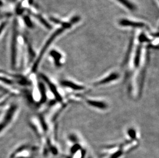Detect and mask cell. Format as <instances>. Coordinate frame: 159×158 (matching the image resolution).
<instances>
[{
    "instance_id": "6da1fadb",
    "label": "cell",
    "mask_w": 159,
    "mask_h": 158,
    "mask_svg": "<svg viewBox=\"0 0 159 158\" xmlns=\"http://www.w3.org/2000/svg\"><path fill=\"white\" fill-rule=\"evenodd\" d=\"M18 22L17 20L14 19L12 25V37L11 43V59L12 67L16 64L17 53V39H18Z\"/></svg>"
},
{
    "instance_id": "7a4b0ae2",
    "label": "cell",
    "mask_w": 159,
    "mask_h": 158,
    "mask_svg": "<svg viewBox=\"0 0 159 158\" xmlns=\"http://www.w3.org/2000/svg\"><path fill=\"white\" fill-rule=\"evenodd\" d=\"M66 30V29L63 27L60 28L58 29L57 30H56L55 32L52 34L51 36L49 37L48 40L47 41V42L45 43V44L44 45V46L42 48V49L41 50L40 53L39 54V56L38 57L37 59L36 60L35 63L34 64L33 67V71L35 72L37 69L38 66L39 65V64L41 60H42V57L44 54H45L47 49L49 47L50 45L52 43V42L54 41V40L55 39L56 37H57L59 35H60L61 33L64 32V30Z\"/></svg>"
},
{
    "instance_id": "3957f363",
    "label": "cell",
    "mask_w": 159,
    "mask_h": 158,
    "mask_svg": "<svg viewBox=\"0 0 159 158\" xmlns=\"http://www.w3.org/2000/svg\"><path fill=\"white\" fill-rule=\"evenodd\" d=\"M16 109H17V106L16 105H13L11 106V108L7 111L6 115L5 116L4 118L3 119V121L0 123V132L2 130L4 129V128L10 122Z\"/></svg>"
},
{
    "instance_id": "277c9868",
    "label": "cell",
    "mask_w": 159,
    "mask_h": 158,
    "mask_svg": "<svg viewBox=\"0 0 159 158\" xmlns=\"http://www.w3.org/2000/svg\"><path fill=\"white\" fill-rule=\"evenodd\" d=\"M119 24L120 25L126 27H132L134 28H143L146 27L145 24L143 23L134 22L127 19L120 20L119 22Z\"/></svg>"
},
{
    "instance_id": "5b68a950",
    "label": "cell",
    "mask_w": 159,
    "mask_h": 158,
    "mask_svg": "<svg viewBox=\"0 0 159 158\" xmlns=\"http://www.w3.org/2000/svg\"><path fill=\"white\" fill-rule=\"evenodd\" d=\"M42 79H43L45 81V82L48 84V86L50 87V90L52 91V93H53V94L55 95V97L56 99H57V101L60 102L62 101V99L61 95H60L58 93V91H57L56 87L55 86V85L53 83H52L51 82H50V80L47 77L44 76V75H42Z\"/></svg>"
},
{
    "instance_id": "8992f818",
    "label": "cell",
    "mask_w": 159,
    "mask_h": 158,
    "mask_svg": "<svg viewBox=\"0 0 159 158\" xmlns=\"http://www.w3.org/2000/svg\"><path fill=\"white\" fill-rule=\"evenodd\" d=\"M61 85H63V86L75 90H84V87L81 85H78L69 81L65 80L62 81Z\"/></svg>"
},
{
    "instance_id": "52a82bcc",
    "label": "cell",
    "mask_w": 159,
    "mask_h": 158,
    "mask_svg": "<svg viewBox=\"0 0 159 158\" xmlns=\"http://www.w3.org/2000/svg\"><path fill=\"white\" fill-rule=\"evenodd\" d=\"M119 77V75L117 73H113L109 75V76L107 77L106 78H105L102 80L96 82L95 85H99L105 84L109 82H112L113 81L116 80V79H118Z\"/></svg>"
},
{
    "instance_id": "ba28073f",
    "label": "cell",
    "mask_w": 159,
    "mask_h": 158,
    "mask_svg": "<svg viewBox=\"0 0 159 158\" xmlns=\"http://www.w3.org/2000/svg\"><path fill=\"white\" fill-rule=\"evenodd\" d=\"M50 55L54 59V62L56 66L59 67L61 66V55L57 51L53 50L50 52Z\"/></svg>"
},
{
    "instance_id": "9c48e42d",
    "label": "cell",
    "mask_w": 159,
    "mask_h": 158,
    "mask_svg": "<svg viewBox=\"0 0 159 158\" xmlns=\"http://www.w3.org/2000/svg\"><path fill=\"white\" fill-rule=\"evenodd\" d=\"M88 104L94 108H98L99 109H106L107 105L102 102L98 101H94V100H88L87 101Z\"/></svg>"
},
{
    "instance_id": "30bf717a",
    "label": "cell",
    "mask_w": 159,
    "mask_h": 158,
    "mask_svg": "<svg viewBox=\"0 0 159 158\" xmlns=\"http://www.w3.org/2000/svg\"><path fill=\"white\" fill-rule=\"evenodd\" d=\"M30 14H32V15H33L34 17H35L47 29H51V25L44 19L42 15H39V14H35V13L32 12H30Z\"/></svg>"
},
{
    "instance_id": "8fae6325",
    "label": "cell",
    "mask_w": 159,
    "mask_h": 158,
    "mask_svg": "<svg viewBox=\"0 0 159 158\" xmlns=\"http://www.w3.org/2000/svg\"><path fill=\"white\" fill-rule=\"evenodd\" d=\"M142 45L140 44L137 48L136 54H135L134 61V65L135 68H137L140 64L141 56Z\"/></svg>"
},
{
    "instance_id": "7c38bea8",
    "label": "cell",
    "mask_w": 159,
    "mask_h": 158,
    "mask_svg": "<svg viewBox=\"0 0 159 158\" xmlns=\"http://www.w3.org/2000/svg\"><path fill=\"white\" fill-rule=\"evenodd\" d=\"M117 1L124 5L130 11H135V6L132 3H131L128 0H117Z\"/></svg>"
},
{
    "instance_id": "4fadbf2b",
    "label": "cell",
    "mask_w": 159,
    "mask_h": 158,
    "mask_svg": "<svg viewBox=\"0 0 159 158\" xmlns=\"http://www.w3.org/2000/svg\"><path fill=\"white\" fill-rule=\"evenodd\" d=\"M23 20H24V23L25 24L27 27H29L30 29H33L34 27V24L32 22V20L30 19V18L27 15H25L23 17Z\"/></svg>"
},
{
    "instance_id": "5bb4252c",
    "label": "cell",
    "mask_w": 159,
    "mask_h": 158,
    "mask_svg": "<svg viewBox=\"0 0 159 158\" xmlns=\"http://www.w3.org/2000/svg\"><path fill=\"white\" fill-rule=\"evenodd\" d=\"M40 89L41 93V102H44L47 99V96H46V91H45V87L43 84L42 83H40Z\"/></svg>"
},
{
    "instance_id": "9a60e30c",
    "label": "cell",
    "mask_w": 159,
    "mask_h": 158,
    "mask_svg": "<svg viewBox=\"0 0 159 158\" xmlns=\"http://www.w3.org/2000/svg\"><path fill=\"white\" fill-rule=\"evenodd\" d=\"M139 41H140V43H142L144 42H148L150 41V40L147 38V37L145 35L144 33H142L140 35V37H139Z\"/></svg>"
},
{
    "instance_id": "2e32d148",
    "label": "cell",
    "mask_w": 159,
    "mask_h": 158,
    "mask_svg": "<svg viewBox=\"0 0 159 158\" xmlns=\"http://www.w3.org/2000/svg\"><path fill=\"white\" fill-rule=\"evenodd\" d=\"M80 148H81V146H80V145L76 144L74 145L72 147V148H71V152L74 154L75 152H76L77 151H79Z\"/></svg>"
},
{
    "instance_id": "e0dca14e",
    "label": "cell",
    "mask_w": 159,
    "mask_h": 158,
    "mask_svg": "<svg viewBox=\"0 0 159 158\" xmlns=\"http://www.w3.org/2000/svg\"><path fill=\"white\" fill-rule=\"evenodd\" d=\"M128 134L129 136L132 139H135L136 138V132L133 129H130L128 130Z\"/></svg>"
},
{
    "instance_id": "ac0fdd59",
    "label": "cell",
    "mask_w": 159,
    "mask_h": 158,
    "mask_svg": "<svg viewBox=\"0 0 159 158\" xmlns=\"http://www.w3.org/2000/svg\"><path fill=\"white\" fill-rule=\"evenodd\" d=\"M122 153L123 152L121 151H117L116 152H115L114 154H113L111 156L110 158H119L120 156L122 155Z\"/></svg>"
},
{
    "instance_id": "d6986e66",
    "label": "cell",
    "mask_w": 159,
    "mask_h": 158,
    "mask_svg": "<svg viewBox=\"0 0 159 158\" xmlns=\"http://www.w3.org/2000/svg\"><path fill=\"white\" fill-rule=\"evenodd\" d=\"M6 25V22H4L2 23L1 25H0V34L2 32H3L4 29H5V27Z\"/></svg>"
},
{
    "instance_id": "ffe728a7",
    "label": "cell",
    "mask_w": 159,
    "mask_h": 158,
    "mask_svg": "<svg viewBox=\"0 0 159 158\" xmlns=\"http://www.w3.org/2000/svg\"><path fill=\"white\" fill-rule=\"evenodd\" d=\"M3 3L2 1L1 0H0V7H1V6H3Z\"/></svg>"
},
{
    "instance_id": "44dd1931",
    "label": "cell",
    "mask_w": 159,
    "mask_h": 158,
    "mask_svg": "<svg viewBox=\"0 0 159 158\" xmlns=\"http://www.w3.org/2000/svg\"><path fill=\"white\" fill-rule=\"evenodd\" d=\"M9 1H11L12 2L16 1V0H9Z\"/></svg>"
},
{
    "instance_id": "7402d4cb",
    "label": "cell",
    "mask_w": 159,
    "mask_h": 158,
    "mask_svg": "<svg viewBox=\"0 0 159 158\" xmlns=\"http://www.w3.org/2000/svg\"><path fill=\"white\" fill-rule=\"evenodd\" d=\"M67 158H71V157H68Z\"/></svg>"
}]
</instances>
